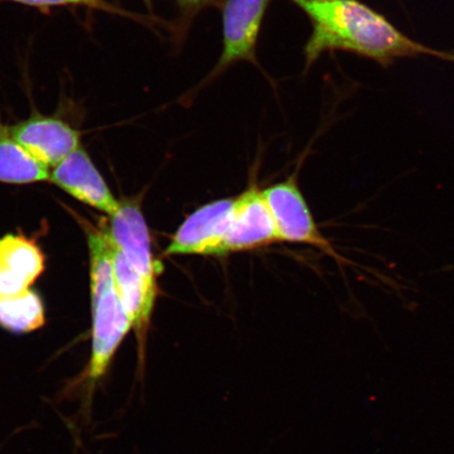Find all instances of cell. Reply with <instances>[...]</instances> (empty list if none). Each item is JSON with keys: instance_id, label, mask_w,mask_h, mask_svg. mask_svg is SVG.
<instances>
[{"instance_id": "8fae6325", "label": "cell", "mask_w": 454, "mask_h": 454, "mask_svg": "<svg viewBox=\"0 0 454 454\" xmlns=\"http://www.w3.org/2000/svg\"><path fill=\"white\" fill-rule=\"evenodd\" d=\"M278 241L274 221L263 192L251 187L235 199L234 217L227 237V254L269 246Z\"/></svg>"}, {"instance_id": "9a60e30c", "label": "cell", "mask_w": 454, "mask_h": 454, "mask_svg": "<svg viewBox=\"0 0 454 454\" xmlns=\"http://www.w3.org/2000/svg\"><path fill=\"white\" fill-rule=\"evenodd\" d=\"M212 0H178L181 5L189 9H197L211 3Z\"/></svg>"}, {"instance_id": "3957f363", "label": "cell", "mask_w": 454, "mask_h": 454, "mask_svg": "<svg viewBox=\"0 0 454 454\" xmlns=\"http://www.w3.org/2000/svg\"><path fill=\"white\" fill-rule=\"evenodd\" d=\"M115 282V281H114ZM92 303V353L84 372V382L92 390L109 372L114 356L124 338L133 329L115 287L106 289Z\"/></svg>"}, {"instance_id": "8992f818", "label": "cell", "mask_w": 454, "mask_h": 454, "mask_svg": "<svg viewBox=\"0 0 454 454\" xmlns=\"http://www.w3.org/2000/svg\"><path fill=\"white\" fill-rule=\"evenodd\" d=\"M10 133L28 154L48 168H55L82 145L78 129L64 119L39 114L10 127Z\"/></svg>"}, {"instance_id": "9c48e42d", "label": "cell", "mask_w": 454, "mask_h": 454, "mask_svg": "<svg viewBox=\"0 0 454 454\" xmlns=\"http://www.w3.org/2000/svg\"><path fill=\"white\" fill-rule=\"evenodd\" d=\"M110 218L106 227L114 246L141 275L156 282L159 265L153 258L150 232L139 204L135 200L121 201Z\"/></svg>"}, {"instance_id": "277c9868", "label": "cell", "mask_w": 454, "mask_h": 454, "mask_svg": "<svg viewBox=\"0 0 454 454\" xmlns=\"http://www.w3.org/2000/svg\"><path fill=\"white\" fill-rule=\"evenodd\" d=\"M234 211L235 199L215 201L199 208L180 226L164 254H226Z\"/></svg>"}, {"instance_id": "30bf717a", "label": "cell", "mask_w": 454, "mask_h": 454, "mask_svg": "<svg viewBox=\"0 0 454 454\" xmlns=\"http://www.w3.org/2000/svg\"><path fill=\"white\" fill-rule=\"evenodd\" d=\"M44 271V255L38 244L26 236L0 238V298L31 291Z\"/></svg>"}, {"instance_id": "6da1fadb", "label": "cell", "mask_w": 454, "mask_h": 454, "mask_svg": "<svg viewBox=\"0 0 454 454\" xmlns=\"http://www.w3.org/2000/svg\"><path fill=\"white\" fill-rule=\"evenodd\" d=\"M309 17L311 36L305 47L306 67L325 52L344 51L388 67L404 57L429 55L454 61V53L426 47L359 0H292Z\"/></svg>"}, {"instance_id": "4fadbf2b", "label": "cell", "mask_w": 454, "mask_h": 454, "mask_svg": "<svg viewBox=\"0 0 454 454\" xmlns=\"http://www.w3.org/2000/svg\"><path fill=\"white\" fill-rule=\"evenodd\" d=\"M45 325V309L41 296L31 289L20 296L0 298V327L4 331L25 334Z\"/></svg>"}, {"instance_id": "7c38bea8", "label": "cell", "mask_w": 454, "mask_h": 454, "mask_svg": "<svg viewBox=\"0 0 454 454\" xmlns=\"http://www.w3.org/2000/svg\"><path fill=\"white\" fill-rule=\"evenodd\" d=\"M49 180V168L28 154L0 119V183L31 184Z\"/></svg>"}, {"instance_id": "ba28073f", "label": "cell", "mask_w": 454, "mask_h": 454, "mask_svg": "<svg viewBox=\"0 0 454 454\" xmlns=\"http://www.w3.org/2000/svg\"><path fill=\"white\" fill-rule=\"evenodd\" d=\"M270 0H227L223 9V52L215 72L240 60L254 59L266 9Z\"/></svg>"}, {"instance_id": "7a4b0ae2", "label": "cell", "mask_w": 454, "mask_h": 454, "mask_svg": "<svg viewBox=\"0 0 454 454\" xmlns=\"http://www.w3.org/2000/svg\"><path fill=\"white\" fill-rule=\"evenodd\" d=\"M262 192L274 221L278 241L309 244L336 260L340 266L355 265L340 255L321 234L296 181L291 179Z\"/></svg>"}, {"instance_id": "5bb4252c", "label": "cell", "mask_w": 454, "mask_h": 454, "mask_svg": "<svg viewBox=\"0 0 454 454\" xmlns=\"http://www.w3.org/2000/svg\"><path fill=\"white\" fill-rule=\"evenodd\" d=\"M17 4L30 5L36 8L62 7V5H83L90 9H98L102 11H116L106 4L104 0H9Z\"/></svg>"}, {"instance_id": "5b68a950", "label": "cell", "mask_w": 454, "mask_h": 454, "mask_svg": "<svg viewBox=\"0 0 454 454\" xmlns=\"http://www.w3.org/2000/svg\"><path fill=\"white\" fill-rule=\"evenodd\" d=\"M113 243V242H112ZM114 281L137 339L138 373L145 377L147 333L157 296V284L134 268L113 243Z\"/></svg>"}, {"instance_id": "52a82bcc", "label": "cell", "mask_w": 454, "mask_h": 454, "mask_svg": "<svg viewBox=\"0 0 454 454\" xmlns=\"http://www.w3.org/2000/svg\"><path fill=\"white\" fill-rule=\"evenodd\" d=\"M50 183L90 207L112 215L121 201L112 194L104 177L82 145L74 151L50 172Z\"/></svg>"}, {"instance_id": "2e32d148", "label": "cell", "mask_w": 454, "mask_h": 454, "mask_svg": "<svg viewBox=\"0 0 454 454\" xmlns=\"http://www.w3.org/2000/svg\"><path fill=\"white\" fill-rule=\"evenodd\" d=\"M145 3L146 4V5H150L152 4V0H145Z\"/></svg>"}]
</instances>
